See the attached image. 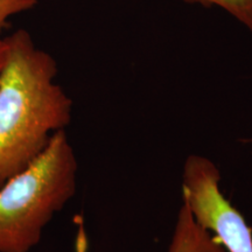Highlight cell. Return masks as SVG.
Here are the masks:
<instances>
[{
	"label": "cell",
	"instance_id": "obj_1",
	"mask_svg": "<svg viewBox=\"0 0 252 252\" xmlns=\"http://www.w3.org/2000/svg\"><path fill=\"white\" fill-rule=\"evenodd\" d=\"M0 71V186L33 162L71 122L72 102L55 83L58 63L26 30L6 37Z\"/></svg>",
	"mask_w": 252,
	"mask_h": 252
},
{
	"label": "cell",
	"instance_id": "obj_2",
	"mask_svg": "<svg viewBox=\"0 0 252 252\" xmlns=\"http://www.w3.org/2000/svg\"><path fill=\"white\" fill-rule=\"evenodd\" d=\"M78 163L65 130L0 186V252H30L76 193Z\"/></svg>",
	"mask_w": 252,
	"mask_h": 252
},
{
	"label": "cell",
	"instance_id": "obj_3",
	"mask_svg": "<svg viewBox=\"0 0 252 252\" xmlns=\"http://www.w3.org/2000/svg\"><path fill=\"white\" fill-rule=\"evenodd\" d=\"M220 174L212 160L189 156L182 174L184 206L201 228L226 252H252V229L237 208L223 195Z\"/></svg>",
	"mask_w": 252,
	"mask_h": 252
},
{
	"label": "cell",
	"instance_id": "obj_4",
	"mask_svg": "<svg viewBox=\"0 0 252 252\" xmlns=\"http://www.w3.org/2000/svg\"><path fill=\"white\" fill-rule=\"evenodd\" d=\"M168 252H225L207 230L195 222L187 208L182 206Z\"/></svg>",
	"mask_w": 252,
	"mask_h": 252
},
{
	"label": "cell",
	"instance_id": "obj_5",
	"mask_svg": "<svg viewBox=\"0 0 252 252\" xmlns=\"http://www.w3.org/2000/svg\"><path fill=\"white\" fill-rule=\"evenodd\" d=\"M189 4L219 6L252 33V0H184Z\"/></svg>",
	"mask_w": 252,
	"mask_h": 252
},
{
	"label": "cell",
	"instance_id": "obj_6",
	"mask_svg": "<svg viewBox=\"0 0 252 252\" xmlns=\"http://www.w3.org/2000/svg\"><path fill=\"white\" fill-rule=\"evenodd\" d=\"M37 0H0V33L9 26V19L35 7Z\"/></svg>",
	"mask_w": 252,
	"mask_h": 252
},
{
	"label": "cell",
	"instance_id": "obj_7",
	"mask_svg": "<svg viewBox=\"0 0 252 252\" xmlns=\"http://www.w3.org/2000/svg\"><path fill=\"white\" fill-rule=\"evenodd\" d=\"M7 56H8V45L5 37V39H0V71L2 70L6 61H7Z\"/></svg>",
	"mask_w": 252,
	"mask_h": 252
}]
</instances>
